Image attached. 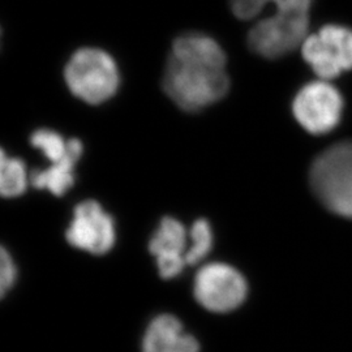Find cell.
<instances>
[{"instance_id": "cell-1", "label": "cell", "mask_w": 352, "mask_h": 352, "mask_svg": "<svg viewBox=\"0 0 352 352\" xmlns=\"http://www.w3.org/2000/svg\"><path fill=\"white\" fill-rule=\"evenodd\" d=\"M162 84L176 106L195 113L222 100L230 89V78L226 67L170 56Z\"/></svg>"}, {"instance_id": "cell-2", "label": "cell", "mask_w": 352, "mask_h": 352, "mask_svg": "<svg viewBox=\"0 0 352 352\" xmlns=\"http://www.w3.org/2000/svg\"><path fill=\"white\" fill-rule=\"evenodd\" d=\"M64 78L72 94L90 104L110 100L120 84L113 56L94 47L76 51L65 65Z\"/></svg>"}, {"instance_id": "cell-3", "label": "cell", "mask_w": 352, "mask_h": 352, "mask_svg": "<svg viewBox=\"0 0 352 352\" xmlns=\"http://www.w3.org/2000/svg\"><path fill=\"white\" fill-rule=\"evenodd\" d=\"M311 182L327 209L352 218V142L324 151L312 166Z\"/></svg>"}, {"instance_id": "cell-4", "label": "cell", "mask_w": 352, "mask_h": 352, "mask_svg": "<svg viewBox=\"0 0 352 352\" xmlns=\"http://www.w3.org/2000/svg\"><path fill=\"white\" fill-rule=\"evenodd\" d=\"M308 26L309 12L277 11L252 28L248 34L250 49L267 59L280 58L304 43Z\"/></svg>"}, {"instance_id": "cell-5", "label": "cell", "mask_w": 352, "mask_h": 352, "mask_svg": "<svg viewBox=\"0 0 352 352\" xmlns=\"http://www.w3.org/2000/svg\"><path fill=\"white\" fill-rule=\"evenodd\" d=\"M247 280L230 265H205L195 278L193 294L196 300L214 314H227L239 308L247 298Z\"/></svg>"}, {"instance_id": "cell-6", "label": "cell", "mask_w": 352, "mask_h": 352, "mask_svg": "<svg viewBox=\"0 0 352 352\" xmlns=\"http://www.w3.org/2000/svg\"><path fill=\"white\" fill-rule=\"evenodd\" d=\"M302 58L321 80H331L352 68V30L327 25L308 36L302 45Z\"/></svg>"}, {"instance_id": "cell-7", "label": "cell", "mask_w": 352, "mask_h": 352, "mask_svg": "<svg viewBox=\"0 0 352 352\" xmlns=\"http://www.w3.org/2000/svg\"><path fill=\"white\" fill-rule=\"evenodd\" d=\"M343 109L340 91L325 80L305 85L294 100L292 110L299 124L309 133L321 135L338 124Z\"/></svg>"}, {"instance_id": "cell-8", "label": "cell", "mask_w": 352, "mask_h": 352, "mask_svg": "<svg viewBox=\"0 0 352 352\" xmlns=\"http://www.w3.org/2000/svg\"><path fill=\"white\" fill-rule=\"evenodd\" d=\"M67 240L77 250L93 254H104L115 244L113 218L98 202H81L76 206L71 225L67 228Z\"/></svg>"}, {"instance_id": "cell-9", "label": "cell", "mask_w": 352, "mask_h": 352, "mask_svg": "<svg viewBox=\"0 0 352 352\" xmlns=\"http://www.w3.org/2000/svg\"><path fill=\"white\" fill-rule=\"evenodd\" d=\"M188 232L175 218H164L149 241V251L155 257L160 276L171 279L187 265Z\"/></svg>"}, {"instance_id": "cell-10", "label": "cell", "mask_w": 352, "mask_h": 352, "mask_svg": "<svg viewBox=\"0 0 352 352\" xmlns=\"http://www.w3.org/2000/svg\"><path fill=\"white\" fill-rule=\"evenodd\" d=\"M142 352H200V344L195 337L184 331L175 316L161 315L146 329Z\"/></svg>"}, {"instance_id": "cell-11", "label": "cell", "mask_w": 352, "mask_h": 352, "mask_svg": "<svg viewBox=\"0 0 352 352\" xmlns=\"http://www.w3.org/2000/svg\"><path fill=\"white\" fill-rule=\"evenodd\" d=\"M84 146L77 139L68 140V151L63 158L51 164L46 170H37L30 175L37 189H47L55 196H62L75 183V166L82 155Z\"/></svg>"}, {"instance_id": "cell-12", "label": "cell", "mask_w": 352, "mask_h": 352, "mask_svg": "<svg viewBox=\"0 0 352 352\" xmlns=\"http://www.w3.org/2000/svg\"><path fill=\"white\" fill-rule=\"evenodd\" d=\"M176 59L197 60L226 67V54L221 45L202 33H187L177 37L173 45L171 55Z\"/></svg>"}, {"instance_id": "cell-13", "label": "cell", "mask_w": 352, "mask_h": 352, "mask_svg": "<svg viewBox=\"0 0 352 352\" xmlns=\"http://www.w3.org/2000/svg\"><path fill=\"white\" fill-rule=\"evenodd\" d=\"M25 164L17 158H8L1 151L0 158V192L4 197H17L28 187Z\"/></svg>"}, {"instance_id": "cell-14", "label": "cell", "mask_w": 352, "mask_h": 352, "mask_svg": "<svg viewBox=\"0 0 352 352\" xmlns=\"http://www.w3.org/2000/svg\"><path fill=\"white\" fill-rule=\"evenodd\" d=\"M189 239L190 244L186 254L187 265L199 264L212 251L213 245V231L209 222L197 219L190 227Z\"/></svg>"}, {"instance_id": "cell-15", "label": "cell", "mask_w": 352, "mask_h": 352, "mask_svg": "<svg viewBox=\"0 0 352 352\" xmlns=\"http://www.w3.org/2000/svg\"><path fill=\"white\" fill-rule=\"evenodd\" d=\"M30 142L43 153L51 164L60 161L68 151V141H64L59 133L51 129H38L32 135Z\"/></svg>"}, {"instance_id": "cell-16", "label": "cell", "mask_w": 352, "mask_h": 352, "mask_svg": "<svg viewBox=\"0 0 352 352\" xmlns=\"http://www.w3.org/2000/svg\"><path fill=\"white\" fill-rule=\"evenodd\" d=\"M17 278V269L13 263L12 256L6 248L1 250L0 256V292L4 296L10 289H12Z\"/></svg>"}, {"instance_id": "cell-17", "label": "cell", "mask_w": 352, "mask_h": 352, "mask_svg": "<svg viewBox=\"0 0 352 352\" xmlns=\"http://www.w3.org/2000/svg\"><path fill=\"white\" fill-rule=\"evenodd\" d=\"M269 0H230L231 11L240 20H251L264 10Z\"/></svg>"}, {"instance_id": "cell-18", "label": "cell", "mask_w": 352, "mask_h": 352, "mask_svg": "<svg viewBox=\"0 0 352 352\" xmlns=\"http://www.w3.org/2000/svg\"><path fill=\"white\" fill-rule=\"evenodd\" d=\"M277 7V11L283 12H309L312 0H269Z\"/></svg>"}]
</instances>
